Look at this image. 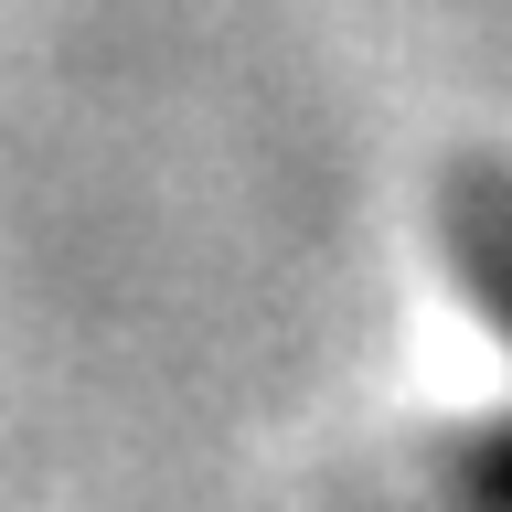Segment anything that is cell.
I'll return each mask as SVG.
<instances>
[{
    "instance_id": "6da1fadb",
    "label": "cell",
    "mask_w": 512,
    "mask_h": 512,
    "mask_svg": "<svg viewBox=\"0 0 512 512\" xmlns=\"http://www.w3.org/2000/svg\"><path fill=\"white\" fill-rule=\"evenodd\" d=\"M438 224H448L459 288H470L480 310H491V331L512 342V171L502 160H459L448 192H438Z\"/></svg>"
}]
</instances>
